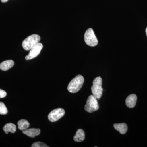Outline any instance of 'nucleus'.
<instances>
[{"instance_id":"nucleus-10","label":"nucleus","mask_w":147,"mask_h":147,"mask_svg":"<svg viewBox=\"0 0 147 147\" xmlns=\"http://www.w3.org/2000/svg\"><path fill=\"white\" fill-rule=\"evenodd\" d=\"M14 65V61L11 60L4 61L0 64V69L3 71H7L13 67Z\"/></svg>"},{"instance_id":"nucleus-2","label":"nucleus","mask_w":147,"mask_h":147,"mask_svg":"<svg viewBox=\"0 0 147 147\" xmlns=\"http://www.w3.org/2000/svg\"><path fill=\"white\" fill-rule=\"evenodd\" d=\"M102 79L100 76L96 77L93 82L91 91L93 95L97 99H100L102 95L103 89L102 88Z\"/></svg>"},{"instance_id":"nucleus-7","label":"nucleus","mask_w":147,"mask_h":147,"mask_svg":"<svg viewBox=\"0 0 147 147\" xmlns=\"http://www.w3.org/2000/svg\"><path fill=\"white\" fill-rule=\"evenodd\" d=\"M42 48L43 45L42 43L38 42L30 50L28 55L25 57V59L27 60H29L36 57L39 55Z\"/></svg>"},{"instance_id":"nucleus-11","label":"nucleus","mask_w":147,"mask_h":147,"mask_svg":"<svg viewBox=\"0 0 147 147\" xmlns=\"http://www.w3.org/2000/svg\"><path fill=\"white\" fill-rule=\"evenodd\" d=\"M113 126L115 129L119 131L121 134H125L128 129L127 125L125 123L114 124Z\"/></svg>"},{"instance_id":"nucleus-17","label":"nucleus","mask_w":147,"mask_h":147,"mask_svg":"<svg viewBox=\"0 0 147 147\" xmlns=\"http://www.w3.org/2000/svg\"><path fill=\"white\" fill-rule=\"evenodd\" d=\"M6 96V92L3 90L0 89V98L5 97Z\"/></svg>"},{"instance_id":"nucleus-5","label":"nucleus","mask_w":147,"mask_h":147,"mask_svg":"<svg viewBox=\"0 0 147 147\" xmlns=\"http://www.w3.org/2000/svg\"><path fill=\"white\" fill-rule=\"evenodd\" d=\"M84 40L89 46L94 47L97 45L98 40L92 29L89 28L87 30L84 34Z\"/></svg>"},{"instance_id":"nucleus-1","label":"nucleus","mask_w":147,"mask_h":147,"mask_svg":"<svg viewBox=\"0 0 147 147\" xmlns=\"http://www.w3.org/2000/svg\"><path fill=\"white\" fill-rule=\"evenodd\" d=\"M84 81V77L82 75H77L69 84L67 87L68 91L72 93L77 92L82 88Z\"/></svg>"},{"instance_id":"nucleus-3","label":"nucleus","mask_w":147,"mask_h":147,"mask_svg":"<svg viewBox=\"0 0 147 147\" xmlns=\"http://www.w3.org/2000/svg\"><path fill=\"white\" fill-rule=\"evenodd\" d=\"M40 37L38 34H32L28 36L22 42V46L24 50L28 51L40 41Z\"/></svg>"},{"instance_id":"nucleus-8","label":"nucleus","mask_w":147,"mask_h":147,"mask_svg":"<svg viewBox=\"0 0 147 147\" xmlns=\"http://www.w3.org/2000/svg\"><path fill=\"white\" fill-rule=\"evenodd\" d=\"M137 101V96L135 94H131L128 96L125 100V103L128 108H133L136 105Z\"/></svg>"},{"instance_id":"nucleus-12","label":"nucleus","mask_w":147,"mask_h":147,"mask_svg":"<svg viewBox=\"0 0 147 147\" xmlns=\"http://www.w3.org/2000/svg\"><path fill=\"white\" fill-rule=\"evenodd\" d=\"M85 139V132L81 129H79L76 131V134L74 137V140L76 142H82Z\"/></svg>"},{"instance_id":"nucleus-6","label":"nucleus","mask_w":147,"mask_h":147,"mask_svg":"<svg viewBox=\"0 0 147 147\" xmlns=\"http://www.w3.org/2000/svg\"><path fill=\"white\" fill-rule=\"evenodd\" d=\"M65 114L63 108H58L52 110L48 115V119L52 122H55L62 117Z\"/></svg>"},{"instance_id":"nucleus-13","label":"nucleus","mask_w":147,"mask_h":147,"mask_svg":"<svg viewBox=\"0 0 147 147\" xmlns=\"http://www.w3.org/2000/svg\"><path fill=\"white\" fill-rule=\"evenodd\" d=\"M3 129L6 134H8L9 132L14 133L16 130V126L13 123H7L3 127Z\"/></svg>"},{"instance_id":"nucleus-4","label":"nucleus","mask_w":147,"mask_h":147,"mask_svg":"<svg viewBox=\"0 0 147 147\" xmlns=\"http://www.w3.org/2000/svg\"><path fill=\"white\" fill-rule=\"evenodd\" d=\"M84 109L86 111L89 113L97 111L99 109V105L97 99L94 97L93 95H90L88 98Z\"/></svg>"},{"instance_id":"nucleus-16","label":"nucleus","mask_w":147,"mask_h":147,"mask_svg":"<svg viewBox=\"0 0 147 147\" xmlns=\"http://www.w3.org/2000/svg\"><path fill=\"white\" fill-rule=\"evenodd\" d=\"M32 147H48V146L44 144L43 142H36L33 144L32 145Z\"/></svg>"},{"instance_id":"nucleus-15","label":"nucleus","mask_w":147,"mask_h":147,"mask_svg":"<svg viewBox=\"0 0 147 147\" xmlns=\"http://www.w3.org/2000/svg\"><path fill=\"white\" fill-rule=\"evenodd\" d=\"M8 113L7 108L3 102H0V114L2 115H6Z\"/></svg>"},{"instance_id":"nucleus-9","label":"nucleus","mask_w":147,"mask_h":147,"mask_svg":"<svg viewBox=\"0 0 147 147\" xmlns=\"http://www.w3.org/2000/svg\"><path fill=\"white\" fill-rule=\"evenodd\" d=\"M23 133L29 137L34 138L36 136H38L40 134V129H28L23 131Z\"/></svg>"},{"instance_id":"nucleus-19","label":"nucleus","mask_w":147,"mask_h":147,"mask_svg":"<svg viewBox=\"0 0 147 147\" xmlns=\"http://www.w3.org/2000/svg\"><path fill=\"white\" fill-rule=\"evenodd\" d=\"M146 36H147V27L146 28Z\"/></svg>"},{"instance_id":"nucleus-18","label":"nucleus","mask_w":147,"mask_h":147,"mask_svg":"<svg viewBox=\"0 0 147 147\" xmlns=\"http://www.w3.org/2000/svg\"><path fill=\"white\" fill-rule=\"evenodd\" d=\"M1 2L2 3H6L8 1V0H1Z\"/></svg>"},{"instance_id":"nucleus-14","label":"nucleus","mask_w":147,"mask_h":147,"mask_svg":"<svg viewBox=\"0 0 147 147\" xmlns=\"http://www.w3.org/2000/svg\"><path fill=\"white\" fill-rule=\"evenodd\" d=\"M17 124L18 125V129L22 131L28 129L30 125L29 122L26 120L24 119L18 121Z\"/></svg>"}]
</instances>
